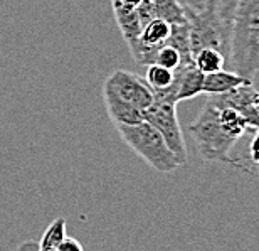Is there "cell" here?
<instances>
[{
	"instance_id": "obj_2",
	"label": "cell",
	"mask_w": 259,
	"mask_h": 251,
	"mask_svg": "<svg viewBox=\"0 0 259 251\" xmlns=\"http://www.w3.org/2000/svg\"><path fill=\"white\" fill-rule=\"evenodd\" d=\"M229 66L251 80L259 73V0H239L232 15Z\"/></svg>"
},
{
	"instance_id": "obj_18",
	"label": "cell",
	"mask_w": 259,
	"mask_h": 251,
	"mask_svg": "<svg viewBox=\"0 0 259 251\" xmlns=\"http://www.w3.org/2000/svg\"><path fill=\"white\" fill-rule=\"evenodd\" d=\"M142 0H111L113 10L116 12H132V10H137L138 5Z\"/></svg>"
},
{
	"instance_id": "obj_11",
	"label": "cell",
	"mask_w": 259,
	"mask_h": 251,
	"mask_svg": "<svg viewBox=\"0 0 259 251\" xmlns=\"http://www.w3.org/2000/svg\"><path fill=\"white\" fill-rule=\"evenodd\" d=\"M175 71H170L167 67L158 66V64H150L147 66V73H145L143 80L147 81V85L152 88L153 98L157 95H162L174 85Z\"/></svg>"
},
{
	"instance_id": "obj_14",
	"label": "cell",
	"mask_w": 259,
	"mask_h": 251,
	"mask_svg": "<svg viewBox=\"0 0 259 251\" xmlns=\"http://www.w3.org/2000/svg\"><path fill=\"white\" fill-rule=\"evenodd\" d=\"M66 238V219L64 218H56L53 223L46 228V231L40 236L39 248L40 249H51L58 248L63 239Z\"/></svg>"
},
{
	"instance_id": "obj_19",
	"label": "cell",
	"mask_w": 259,
	"mask_h": 251,
	"mask_svg": "<svg viewBox=\"0 0 259 251\" xmlns=\"http://www.w3.org/2000/svg\"><path fill=\"white\" fill-rule=\"evenodd\" d=\"M58 251H84V248H82V244L77 241L76 238H64L63 243L58 246Z\"/></svg>"
},
{
	"instance_id": "obj_17",
	"label": "cell",
	"mask_w": 259,
	"mask_h": 251,
	"mask_svg": "<svg viewBox=\"0 0 259 251\" xmlns=\"http://www.w3.org/2000/svg\"><path fill=\"white\" fill-rule=\"evenodd\" d=\"M252 137L249 142V149H247V154H249V160L259 167V128H252Z\"/></svg>"
},
{
	"instance_id": "obj_5",
	"label": "cell",
	"mask_w": 259,
	"mask_h": 251,
	"mask_svg": "<svg viewBox=\"0 0 259 251\" xmlns=\"http://www.w3.org/2000/svg\"><path fill=\"white\" fill-rule=\"evenodd\" d=\"M143 120L162 135V138L177 157L180 165H184L187 162V147H185L184 133L177 117V103L153 101L143 112Z\"/></svg>"
},
{
	"instance_id": "obj_15",
	"label": "cell",
	"mask_w": 259,
	"mask_h": 251,
	"mask_svg": "<svg viewBox=\"0 0 259 251\" xmlns=\"http://www.w3.org/2000/svg\"><path fill=\"white\" fill-rule=\"evenodd\" d=\"M177 2L180 4V7L189 12H202V10L217 5V0H177Z\"/></svg>"
},
{
	"instance_id": "obj_8",
	"label": "cell",
	"mask_w": 259,
	"mask_h": 251,
	"mask_svg": "<svg viewBox=\"0 0 259 251\" xmlns=\"http://www.w3.org/2000/svg\"><path fill=\"white\" fill-rule=\"evenodd\" d=\"M251 80H246L241 75H237L234 71H227V69H221L215 73H210V75L204 76V85H202V93L209 96L214 95H224V93H229L236 88H241L244 85H251Z\"/></svg>"
},
{
	"instance_id": "obj_10",
	"label": "cell",
	"mask_w": 259,
	"mask_h": 251,
	"mask_svg": "<svg viewBox=\"0 0 259 251\" xmlns=\"http://www.w3.org/2000/svg\"><path fill=\"white\" fill-rule=\"evenodd\" d=\"M192 61H194V66L200 73H204V75H210V73L226 69V66H229L226 56L222 54L221 51L212 49V48H205V49H200L199 52H195L192 56Z\"/></svg>"
},
{
	"instance_id": "obj_20",
	"label": "cell",
	"mask_w": 259,
	"mask_h": 251,
	"mask_svg": "<svg viewBox=\"0 0 259 251\" xmlns=\"http://www.w3.org/2000/svg\"><path fill=\"white\" fill-rule=\"evenodd\" d=\"M17 251H40V248H39V243H35V241H25V243L20 244Z\"/></svg>"
},
{
	"instance_id": "obj_6",
	"label": "cell",
	"mask_w": 259,
	"mask_h": 251,
	"mask_svg": "<svg viewBox=\"0 0 259 251\" xmlns=\"http://www.w3.org/2000/svg\"><path fill=\"white\" fill-rule=\"evenodd\" d=\"M108 90H111L118 98L130 103L132 106L138 108L140 112H145L153 103V91L147 85V81L142 76L135 75L125 69L113 71L106 78L105 85Z\"/></svg>"
},
{
	"instance_id": "obj_7",
	"label": "cell",
	"mask_w": 259,
	"mask_h": 251,
	"mask_svg": "<svg viewBox=\"0 0 259 251\" xmlns=\"http://www.w3.org/2000/svg\"><path fill=\"white\" fill-rule=\"evenodd\" d=\"M103 100H105L108 115H110L113 125H135L143 122V112L132 106L130 103L118 98L111 90L103 86Z\"/></svg>"
},
{
	"instance_id": "obj_21",
	"label": "cell",
	"mask_w": 259,
	"mask_h": 251,
	"mask_svg": "<svg viewBox=\"0 0 259 251\" xmlns=\"http://www.w3.org/2000/svg\"><path fill=\"white\" fill-rule=\"evenodd\" d=\"M40 251H58V248H51V249H40Z\"/></svg>"
},
{
	"instance_id": "obj_13",
	"label": "cell",
	"mask_w": 259,
	"mask_h": 251,
	"mask_svg": "<svg viewBox=\"0 0 259 251\" xmlns=\"http://www.w3.org/2000/svg\"><path fill=\"white\" fill-rule=\"evenodd\" d=\"M155 9H157V17L167 20L170 25L187 22L184 9L177 0H155Z\"/></svg>"
},
{
	"instance_id": "obj_16",
	"label": "cell",
	"mask_w": 259,
	"mask_h": 251,
	"mask_svg": "<svg viewBox=\"0 0 259 251\" xmlns=\"http://www.w3.org/2000/svg\"><path fill=\"white\" fill-rule=\"evenodd\" d=\"M237 2L239 0H217V12L222 19H224V22L227 24H232V15H234V10L237 7Z\"/></svg>"
},
{
	"instance_id": "obj_9",
	"label": "cell",
	"mask_w": 259,
	"mask_h": 251,
	"mask_svg": "<svg viewBox=\"0 0 259 251\" xmlns=\"http://www.w3.org/2000/svg\"><path fill=\"white\" fill-rule=\"evenodd\" d=\"M204 76V73H200L194 64L180 67V69L175 71V80L179 83L175 101L180 103L184 100H192V98L202 95Z\"/></svg>"
},
{
	"instance_id": "obj_3",
	"label": "cell",
	"mask_w": 259,
	"mask_h": 251,
	"mask_svg": "<svg viewBox=\"0 0 259 251\" xmlns=\"http://www.w3.org/2000/svg\"><path fill=\"white\" fill-rule=\"evenodd\" d=\"M116 132L140 159L160 174H170L182 167L162 135L145 120L135 125H116Z\"/></svg>"
},
{
	"instance_id": "obj_1",
	"label": "cell",
	"mask_w": 259,
	"mask_h": 251,
	"mask_svg": "<svg viewBox=\"0 0 259 251\" xmlns=\"http://www.w3.org/2000/svg\"><path fill=\"white\" fill-rule=\"evenodd\" d=\"M252 130L247 120L236 108L217 103L209 96L204 110L192 123L189 132L195 140L204 160L222 162L236 167L231 152L246 132Z\"/></svg>"
},
{
	"instance_id": "obj_12",
	"label": "cell",
	"mask_w": 259,
	"mask_h": 251,
	"mask_svg": "<svg viewBox=\"0 0 259 251\" xmlns=\"http://www.w3.org/2000/svg\"><path fill=\"white\" fill-rule=\"evenodd\" d=\"M152 64L163 66V67H167V69H170V71H177V69H180V67L194 64V61L184 59V56L180 54V52L175 49L174 46H170L167 43V44H163L160 49H157V52H155V56H153Z\"/></svg>"
},
{
	"instance_id": "obj_4",
	"label": "cell",
	"mask_w": 259,
	"mask_h": 251,
	"mask_svg": "<svg viewBox=\"0 0 259 251\" xmlns=\"http://www.w3.org/2000/svg\"><path fill=\"white\" fill-rule=\"evenodd\" d=\"M189 24V43L192 56L200 49L212 48L221 51L229 62L231 25L224 22L217 12V7H209L202 12L184 10Z\"/></svg>"
}]
</instances>
